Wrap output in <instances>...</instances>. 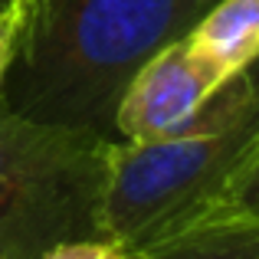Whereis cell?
I'll list each match as a JSON object with an SVG mask.
<instances>
[{"label": "cell", "instance_id": "obj_4", "mask_svg": "<svg viewBox=\"0 0 259 259\" xmlns=\"http://www.w3.org/2000/svg\"><path fill=\"white\" fill-rule=\"evenodd\" d=\"M227 79L194 50L187 36L161 46L125 85L115 105V138L154 141L181 132L203 112Z\"/></svg>", "mask_w": 259, "mask_h": 259}, {"label": "cell", "instance_id": "obj_10", "mask_svg": "<svg viewBox=\"0 0 259 259\" xmlns=\"http://www.w3.org/2000/svg\"><path fill=\"white\" fill-rule=\"evenodd\" d=\"M7 4H10V0H0V10H4V7H7Z\"/></svg>", "mask_w": 259, "mask_h": 259}, {"label": "cell", "instance_id": "obj_6", "mask_svg": "<svg viewBox=\"0 0 259 259\" xmlns=\"http://www.w3.org/2000/svg\"><path fill=\"white\" fill-rule=\"evenodd\" d=\"M187 39L223 79H233L259 56V0H217Z\"/></svg>", "mask_w": 259, "mask_h": 259}, {"label": "cell", "instance_id": "obj_9", "mask_svg": "<svg viewBox=\"0 0 259 259\" xmlns=\"http://www.w3.org/2000/svg\"><path fill=\"white\" fill-rule=\"evenodd\" d=\"M43 259H132L128 249L118 243L105 240V236H92V240H66L53 246Z\"/></svg>", "mask_w": 259, "mask_h": 259}, {"label": "cell", "instance_id": "obj_3", "mask_svg": "<svg viewBox=\"0 0 259 259\" xmlns=\"http://www.w3.org/2000/svg\"><path fill=\"white\" fill-rule=\"evenodd\" d=\"M112 145L0 102V259H43L66 240L102 236Z\"/></svg>", "mask_w": 259, "mask_h": 259}, {"label": "cell", "instance_id": "obj_2", "mask_svg": "<svg viewBox=\"0 0 259 259\" xmlns=\"http://www.w3.org/2000/svg\"><path fill=\"white\" fill-rule=\"evenodd\" d=\"M259 148V56L227 79L181 132L115 141L102 197V236L128 253L154 246L223 207L233 177Z\"/></svg>", "mask_w": 259, "mask_h": 259}, {"label": "cell", "instance_id": "obj_7", "mask_svg": "<svg viewBox=\"0 0 259 259\" xmlns=\"http://www.w3.org/2000/svg\"><path fill=\"white\" fill-rule=\"evenodd\" d=\"M33 17V0H10L0 10V85H4L10 66L17 63L26 39V26Z\"/></svg>", "mask_w": 259, "mask_h": 259}, {"label": "cell", "instance_id": "obj_5", "mask_svg": "<svg viewBox=\"0 0 259 259\" xmlns=\"http://www.w3.org/2000/svg\"><path fill=\"white\" fill-rule=\"evenodd\" d=\"M132 259H259V217L217 207Z\"/></svg>", "mask_w": 259, "mask_h": 259}, {"label": "cell", "instance_id": "obj_1", "mask_svg": "<svg viewBox=\"0 0 259 259\" xmlns=\"http://www.w3.org/2000/svg\"><path fill=\"white\" fill-rule=\"evenodd\" d=\"M217 0H33L0 102L17 115L115 138V105L161 46ZM118 141V138H115Z\"/></svg>", "mask_w": 259, "mask_h": 259}, {"label": "cell", "instance_id": "obj_8", "mask_svg": "<svg viewBox=\"0 0 259 259\" xmlns=\"http://www.w3.org/2000/svg\"><path fill=\"white\" fill-rule=\"evenodd\" d=\"M223 207H233V210H243V213H256L259 217V148L253 151V158L243 164V171L233 177Z\"/></svg>", "mask_w": 259, "mask_h": 259}]
</instances>
